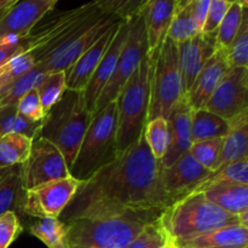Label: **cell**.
<instances>
[{"instance_id": "29", "label": "cell", "mask_w": 248, "mask_h": 248, "mask_svg": "<svg viewBox=\"0 0 248 248\" xmlns=\"http://www.w3.org/2000/svg\"><path fill=\"white\" fill-rule=\"evenodd\" d=\"M28 232L40 240L47 248H67V225L60 218H35L28 227Z\"/></svg>"}, {"instance_id": "24", "label": "cell", "mask_w": 248, "mask_h": 248, "mask_svg": "<svg viewBox=\"0 0 248 248\" xmlns=\"http://www.w3.org/2000/svg\"><path fill=\"white\" fill-rule=\"evenodd\" d=\"M201 193L216 206L234 216L248 211V186L217 183L206 186Z\"/></svg>"}, {"instance_id": "52", "label": "cell", "mask_w": 248, "mask_h": 248, "mask_svg": "<svg viewBox=\"0 0 248 248\" xmlns=\"http://www.w3.org/2000/svg\"><path fill=\"white\" fill-rule=\"evenodd\" d=\"M45 1H50V2H53V4H56V2H57L58 0H45Z\"/></svg>"}, {"instance_id": "44", "label": "cell", "mask_w": 248, "mask_h": 248, "mask_svg": "<svg viewBox=\"0 0 248 248\" xmlns=\"http://www.w3.org/2000/svg\"><path fill=\"white\" fill-rule=\"evenodd\" d=\"M26 52L23 46V39L7 44H0V68L4 67L11 58L19 53Z\"/></svg>"}, {"instance_id": "40", "label": "cell", "mask_w": 248, "mask_h": 248, "mask_svg": "<svg viewBox=\"0 0 248 248\" xmlns=\"http://www.w3.org/2000/svg\"><path fill=\"white\" fill-rule=\"evenodd\" d=\"M167 244L169 239L160 222L156 220L145 225L126 248H166Z\"/></svg>"}, {"instance_id": "3", "label": "cell", "mask_w": 248, "mask_h": 248, "mask_svg": "<svg viewBox=\"0 0 248 248\" xmlns=\"http://www.w3.org/2000/svg\"><path fill=\"white\" fill-rule=\"evenodd\" d=\"M159 222L169 242L189 239L230 225H241L239 216L225 212L211 202L201 191H194L172 203L161 213Z\"/></svg>"}, {"instance_id": "36", "label": "cell", "mask_w": 248, "mask_h": 248, "mask_svg": "<svg viewBox=\"0 0 248 248\" xmlns=\"http://www.w3.org/2000/svg\"><path fill=\"white\" fill-rule=\"evenodd\" d=\"M149 0H92L103 14L116 17L120 21H128L140 15Z\"/></svg>"}, {"instance_id": "51", "label": "cell", "mask_w": 248, "mask_h": 248, "mask_svg": "<svg viewBox=\"0 0 248 248\" xmlns=\"http://www.w3.org/2000/svg\"><path fill=\"white\" fill-rule=\"evenodd\" d=\"M166 248H176V247H174V246H173V245H172V244H170V242H169V244H167V246H166Z\"/></svg>"}, {"instance_id": "35", "label": "cell", "mask_w": 248, "mask_h": 248, "mask_svg": "<svg viewBox=\"0 0 248 248\" xmlns=\"http://www.w3.org/2000/svg\"><path fill=\"white\" fill-rule=\"evenodd\" d=\"M35 65V60L29 52L19 53L9 61L0 72V93L4 94L17 79Z\"/></svg>"}, {"instance_id": "38", "label": "cell", "mask_w": 248, "mask_h": 248, "mask_svg": "<svg viewBox=\"0 0 248 248\" xmlns=\"http://www.w3.org/2000/svg\"><path fill=\"white\" fill-rule=\"evenodd\" d=\"M223 138L206 140L195 142L191 144L189 154L199 162L202 167L211 172L217 170V162L219 159L220 148H222Z\"/></svg>"}, {"instance_id": "8", "label": "cell", "mask_w": 248, "mask_h": 248, "mask_svg": "<svg viewBox=\"0 0 248 248\" xmlns=\"http://www.w3.org/2000/svg\"><path fill=\"white\" fill-rule=\"evenodd\" d=\"M102 14L103 12L97 9L92 1L61 12L55 18L46 22L45 26L36 31L33 29L29 35L23 38L24 50L33 56L36 64L48 57L56 48L81 31Z\"/></svg>"}, {"instance_id": "45", "label": "cell", "mask_w": 248, "mask_h": 248, "mask_svg": "<svg viewBox=\"0 0 248 248\" xmlns=\"http://www.w3.org/2000/svg\"><path fill=\"white\" fill-rule=\"evenodd\" d=\"M189 4L191 5L194 19H195L199 29L202 31V27L203 23H205L206 16H207V11L208 7H210L211 0H191Z\"/></svg>"}, {"instance_id": "30", "label": "cell", "mask_w": 248, "mask_h": 248, "mask_svg": "<svg viewBox=\"0 0 248 248\" xmlns=\"http://www.w3.org/2000/svg\"><path fill=\"white\" fill-rule=\"evenodd\" d=\"M217 183L248 186V156L241 157L212 172V174L199 186L196 191H201L206 186Z\"/></svg>"}, {"instance_id": "42", "label": "cell", "mask_w": 248, "mask_h": 248, "mask_svg": "<svg viewBox=\"0 0 248 248\" xmlns=\"http://www.w3.org/2000/svg\"><path fill=\"white\" fill-rule=\"evenodd\" d=\"M22 230L21 219L14 212L0 216V248H9Z\"/></svg>"}, {"instance_id": "48", "label": "cell", "mask_w": 248, "mask_h": 248, "mask_svg": "<svg viewBox=\"0 0 248 248\" xmlns=\"http://www.w3.org/2000/svg\"><path fill=\"white\" fill-rule=\"evenodd\" d=\"M1 2L4 4V6L6 7V9H9L11 5H14L15 2H17V0H1Z\"/></svg>"}, {"instance_id": "23", "label": "cell", "mask_w": 248, "mask_h": 248, "mask_svg": "<svg viewBox=\"0 0 248 248\" xmlns=\"http://www.w3.org/2000/svg\"><path fill=\"white\" fill-rule=\"evenodd\" d=\"M230 130L223 138L217 170L232 161L247 156L248 110L229 120ZM216 170V171H217Z\"/></svg>"}, {"instance_id": "15", "label": "cell", "mask_w": 248, "mask_h": 248, "mask_svg": "<svg viewBox=\"0 0 248 248\" xmlns=\"http://www.w3.org/2000/svg\"><path fill=\"white\" fill-rule=\"evenodd\" d=\"M56 4L45 0H18L0 16V44L26 38Z\"/></svg>"}, {"instance_id": "14", "label": "cell", "mask_w": 248, "mask_h": 248, "mask_svg": "<svg viewBox=\"0 0 248 248\" xmlns=\"http://www.w3.org/2000/svg\"><path fill=\"white\" fill-rule=\"evenodd\" d=\"M212 174L201 166L189 153L179 157L169 167L161 169L160 179L170 202L174 203L198 190L199 186Z\"/></svg>"}, {"instance_id": "49", "label": "cell", "mask_w": 248, "mask_h": 248, "mask_svg": "<svg viewBox=\"0 0 248 248\" xmlns=\"http://www.w3.org/2000/svg\"><path fill=\"white\" fill-rule=\"evenodd\" d=\"M5 11H6V7L4 6V4H2L1 0H0V16H1Z\"/></svg>"}, {"instance_id": "4", "label": "cell", "mask_w": 248, "mask_h": 248, "mask_svg": "<svg viewBox=\"0 0 248 248\" xmlns=\"http://www.w3.org/2000/svg\"><path fill=\"white\" fill-rule=\"evenodd\" d=\"M91 119L92 114L87 109L82 91L67 89L60 101L45 113L39 137L45 138L61 150L69 169Z\"/></svg>"}, {"instance_id": "22", "label": "cell", "mask_w": 248, "mask_h": 248, "mask_svg": "<svg viewBox=\"0 0 248 248\" xmlns=\"http://www.w3.org/2000/svg\"><path fill=\"white\" fill-rule=\"evenodd\" d=\"M170 244L176 248H248V228L230 225Z\"/></svg>"}, {"instance_id": "54", "label": "cell", "mask_w": 248, "mask_h": 248, "mask_svg": "<svg viewBox=\"0 0 248 248\" xmlns=\"http://www.w3.org/2000/svg\"><path fill=\"white\" fill-rule=\"evenodd\" d=\"M0 72H1V68H0Z\"/></svg>"}, {"instance_id": "46", "label": "cell", "mask_w": 248, "mask_h": 248, "mask_svg": "<svg viewBox=\"0 0 248 248\" xmlns=\"http://www.w3.org/2000/svg\"><path fill=\"white\" fill-rule=\"evenodd\" d=\"M18 166L19 165H17V166H14V167H7V169H0V186L4 183V181L10 176V174L14 173L15 170H16Z\"/></svg>"}, {"instance_id": "41", "label": "cell", "mask_w": 248, "mask_h": 248, "mask_svg": "<svg viewBox=\"0 0 248 248\" xmlns=\"http://www.w3.org/2000/svg\"><path fill=\"white\" fill-rule=\"evenodd\" d=\"M16 107L17 111L28 120L40 123L44 116H45V111H44L43 106H41L36 89L31 90L24 96H22L17 102Z\"/></svg>"}, {"instance_id": "55", "label": "cell", "mask_w": 248, "mask_h": 248, "mask_svg": "<svg viewBox=\"0 0 248 248\" xmlns=\"http://www.w3.org/2000/svg\"><path fill=\"white\" fill-rule=\"evenodd\" d=\"M17 1H18V0H17Z\"/></svg>"}, {"instance_id": "1", "label": "cell", "mask_w": 248, "mask_h": 248, "mask_svg": "<svg viewBox=\"0 0 248 248\" xmlns=\"http://www.w3.org/2000/svg\"><path fill=\"white\" fill-rule=\"evenodd\" d=\"M160 161L143 135L113 162L81 182L60 219L118 215L128 210H160L171 206L160 179Z\"/></svg>"}, {"instance_id": "19", "label": "cell", "mask_w": 248, "mask_h": 248, "mask_svg": "<svg viewBox=\"0 0 248 248\" xmlns=\"http://www.w3.org/2000/svg\"><path fill=\"white\" fill-rule=\"evenodd\" d=\"M127 28V21H121L120 26H119L108 50L106 51L103 58L101 60L99 64L97 65L93 74H92L89 84L86 85L85 90L82 91L85 103H86L87 109H89L91 114L93 113L97 101H98L99 96L103 92L104 87L107 86L114 69H115L119 55H120V51L123 48L124 43H125Z\"/></svg>"}, {"instance_id": "53", "label": "cell", "mask_w": 248, "mask_h": 248, "mask_svg": "<svg viewBox=\"0 0 248 248\" xmlns=\"http://www.w3.org/2000/svg\"><path fill=\"white\" fill-rule=\"evenodd\" d=\"M2 97H4V94H1V93H0V102H1V99H2Z\"/></svg>"}, {"instance_id": "28", "label": "cell", "mask_w": 248, "mask_h": 248, "mask_svg": "<svg viewBox=\"0 0 248 248\" xmlns=\"http://www.w3.org/2000/svg\"><path fill=\"white\" fill-rule=\"evenodd\" d=\"M40 123L28 120L17 111L16 104H0V136L18 133L36 138L40 132Z\"/></svg>"}, {"instance_id": "43", "label": "cell", "mask_w": 248, "mask_h": 248, "mask_svg": "<svg viewBox=\"0 0 248 248\" xmlns=\"http://www.w3.org/2000/svg\"><path fill=\"white\" fill-rule=\"evenodd\" d=\"M230 2L227 0H211L207 16L202 27V34H216L220 22L224 18L225 14L229 10Z\"/></svg>"}, {"instance_id": "32", "label": "cell", "mask_w": 248, "mask_h": 248, "mask_svg": "<svg viewBox=\"0 0 248 248\" xmlns=\"http://www.w3.org/2000/svg\"><path fill=\"white\" fill-rule=\"evenodd\" d=\"M200 33L201 31L199 29L198 24L194 19L191 5L188 4L181 9H177L171 24H170L167 36L173 43L181 44Z\"/></svg>"}, {"instance_id": "25", "label": "cell", "mask_w": 248, "mask_h": 248, "mask_svg": "<svg viewBox=\"0 0 248 248\" xmlns=\"http://www.w3.org/2000/svg\"><path fill=\"white\" fill-rule=\"evenodd\" d=\"M230 130L227 119L206 108L191 110V140L193 143L215 138H224Z\"/></svg>"}, {"instance_id": "27", "label": "cell", "mask_w": 248, "mask_h": 248, "mask_svg": "<svg viewBox=\"0 0 248 248\" xmlns=\"http://www.w3.org/2000/svg\"><path fill=\"white\" fill-rule=\"evenodd\" d=\"M31 138L18 133L0 136V169L24 164L31 154Z\"/></svg>"}, {"instance_id": "31", "label": "cell", "mask_w": 248, "mask_h": 248, "mask_svg": "<svg viewBox=\"0 0 248 248\" xmlns=\"http://www.w3.org/2000/svg\"><path fill=\"white\" fill-rule=\"evenodd\" d=\"M65 90H67V81H65L64 70L44 74L43 79L36 86V91L45 113L53 104L60 101Z\"/></svg>"}, {"instance_id": "7", "label": "cell", "mask_w": 248, "mask_h": 248, "mask_svg": "<svg viewBox=\"0 0 248 248\" xmlns=\"http://www.w3.org/2000/svg\"><path fill=\"white\" fill-rule=\"evenodd\" d=\"M153 60L147 123L156 118L166 119L171 109L186 97L179 69L177 44L166 36L159 52Z\"/></svg>"}, {"instance_id": "13", "label": "cell", "mask_w": 248, "mask_h": 248, "mask_svg": "<svg viewBox=\"0 0 248 248\" xmlns=\"http://www.w3.org/2000/svg\"><path fill=\"white\" fill-rule=\"evenodd\" d=\"M205 108L228 121L248 110V68H230Z\"/></svg>"}, {"instance_id": "47", "label": "cell", "mask_w": 248, "mask_h": 248, "mask_svg": "<svg viewBox=\"0 0 248 248\" xmlns=\"http://www.w3.org/2000/svg\"><path fill=\"white\" fill-rule=\"evenodd\" d=\"M191 0H177V9H181V7L186 6L190 2Z\"/></svg>"}, {"instance_id": "17", "label": "cell", "mask_w": 248, "mask_h": 248, "mask_svg": "<svg viewBox=\"0 0 248 248\" xmlns=\"http://www.w3.org/2000/svg\"><path fill=\"white\" fill-rule=\"evenodd\" d=\"M230 63L228 61L227 50L216 48L202 67L201 72L196 77L193 86L186 96L189 106L193 110L205 108L211 96L216 91L222 80L230 69Z\"/></svg>"}, {"instance_id": "10", "label": "cell", "mask_w": 248, "mask_h": 248, "mask_svg": "<svg viewBox=\"0 0 248 248\" xmlns=\"http://www.w3.org/2000/svg\"><path fill=\"white\" fill-rule=\"evenodd\" d=\"M70 176L69 169L61 150L43 137L31 143V154L22 164V179L26 190L40 184Z\"/></svg>"}, {"instance_id": "50", "label": "cell", "mask_w": 248, "mask_h": 248, "mask_svg": "<svg viewBox=\"0 0 248 248\" xmlns=\"http://www.w3.org/2000/svg\"><path fill=\"white\" fill-rule=\"evenodd\" d=\"M228 2H230V4H234V2H239L240 0H227Z\"/></svg>"}, {"instance_id": "33", "label": "cell", "mask_w": 248, "mask_h": 248, "mask_svg": "<svg viewBox=\"0 0 248 248\" xmlns=\"http://www.w3.org/2000/svg\"><path fill=\"white\" fill-rule=\"evenodd\" d=\"M245 9L247 7H242L239 2L230 5L229 10L216 31V48L228 50L241 26Z\"/></svg>"}, {"instance_id": "12", "label": "cell", "mask_w": 248, "mask_h": 248, "mask_svg": "<svg viewBox=\"0 0 248 248\" xmlns=\"http://www.w3.org/2000/svg\"><path fill=\"white\" fill-rule=\"evenodd\" d=\"M80 183L78 179L68 176L40 184L26 193L24 216L33 218H60L73 196L77 193Z\"/></svg>"}, {"instance_id": "9", "label": "cell", "mask_w": 248, "mask_h": 248, "mask_svg": "<svg viewBox=\"0 0 248 248\" xmlns=\"http://www.w3.org/2000/svg\"><path fill=\"white\" fill-rule=\"evenodd\" d=\"M127 26V34H126L125 43H124L120 55H119L115 69H114L107 86L104 87L103 92L99 96L92 114L101 110L109 103L115 101L123 87L132 77L143 58L147 56V31H145L142 16L137 15L133 18L128 19Z\"/></svg>"}, {"instance_id": "5", "label": "cell", "mask_w": 248, "mask_h": 248, "mask_svg": "<svg viewBox=\"0 0 248 248\" xmlns=\"http://www.w3.org/2000/svg\"><path fill=\"white\" fill-rule=\"evenodd\" d=\"M118 108L111 102L92 114L81 144L69 167V174L79 182H85L97 171L118 157Z\"/></svg>"}, {"instance_id": "39", "label": "cell", "mask_w": 248, "mask_h": 248, "mask_svg": "<svg viewBox=\"0 0 248 248\" xmlns=\"http://www.w3.org/2000/svg\"><path fill=\"white\" fill-rule=\"evenodd\" d=\"M43 77L44 73H41L40 70L33 67L29 72L22 75L19 79H17L12 84V86L7 90L5 96L2 97L0 104H17V102L22 96H24L31 90L36 89Z\"/></svg>"}, {"instance_id": "26", "label": "cell", "mask_w": 248, "mask_h": 248, "mask_svg": "<svg viewBox=\"0 0 248 248\" xmlns=\"http://www.w3.org/2000/svg\"><path fill=\"white\" fill-rule=\"evenodd\" d=\"M26 193L22 179V165H19L0 186V216L14 212L19 219L24 217Z\"/></svg>"}, {"instance_id": "34", "label": "cell", "mask_w": 248, "mask_h": 248, "mask_svg": "<svg viewBox=\"0 0 248 248\" xmlns=\"http://www.w3.org/2000/svg\"><path fill=\"white\" fill-rule=\"evenodd\" d=\"M144 138L153 156L160 161L166 154L170 143L166 119L156 118L148 121L144 128Z\"/></svg>"}, {"instance_id": "16", "label": "cell", "mask_w": 248, "mask_h": 248, "mask_svg": "<svg viewBox=\"0 0 248 248\" xmlns=\"http://www.w3.org/2000/svg\"><path fill=\"white\" fill-rule=\"evenodd\" d=\"M178 62L186 96L205 63L216 51V34H198L189 40L177 44Z\"/></svg>"}, {"instance_id": "37", "label": "cell", "mask_w": 248, "mask_h": 248, "mask_svg": "<svg viewBox=\"0 0 248 248\" xmlns=\"http://www.w3.org/2000/svg\"><path fill=\"white\" fill-rule=\"evenodd\" d=\"M230 67L248 68V11L245 9L241 26L227 50Z\"/></svg>"}, {"instance_id": "18", "label": "cell", "mask_w": 248, "mask_h": 248, "mask_svg": "<svg viewBox=\"0 0 248 248\" xmlns=\"http://www.w3.org/2000/svg\"><path fill=\"white\" fill-rule=\"evenodd\" d=\"M191 110L186 98H182L167 115L166 121L169 126L170 143L165 156L160 160V167L171 166L179 157L189 152L191 140Z\"/></svg>"}, {"instance_id": "11", "label": "cell", "mask_w": 248, "mask_h": 248, "mask_svg": "<svg viewBox=\"0 0 248 248\" xmlns=\"http://www.w3.org/2000/svg\"><path fill=\"white\" fill-rule=\"evenodd\" d=\"M120 21L116 17L110 15L102 14L93 22L85 27L81 31L75 34L73 38L65 41L63 45L56 48L48 57L41 62L36 63L34 67L41 73L58 72V70H67L90 46L93 45L110 27Z\"/></svg>"}, {"instance_id": "21", "label": "cell", "mask_w": 248, "mask_h": 248, "mask_svg": "<svg viewBox=\"0 0 248 248\" xmlns=\"http://www.w3.org/2000/svg\"><path fill=\"white\" fill-rule=\"evenodd\" d=\"M177 10V0H149L140 15L147 31L148 53L154 57L159 52Z\"/></svg>"}, {"instance_id": "6", "label": "cell", "mask_w": 248, "mask_h": 248, "mask_svg": "<svg viewBox=\"0 0 248 248\" xmlns=\"http://www.w3.org/2000/svg\"><path fill=\"white\" fill-rule=\"evenodd\" d=\"M153 62V57L147 53L115 99L118 108L116 144L119 154L131 147L144 132L149 108Z\"/></svg>"}, {"instance_id": "20", "label": "cell", "mask_w": 248, "mask_h": 248, "mask_svg": "<svg viewBox=\"0 0 248 248\" xmlns=\"http://www.w3.org/2000/svg\"><path fill=\"white\" fill-rule=\"evenodd\" d=\"M120 23L121 21H119L118 23L110 27L93 45L90 46L67 70H64L68 90L84 91L97 65L99 64L104 53L108 50Z\"/></svg>"}, {"instance_id": "2", "label": "cell", "mask_w": 248, "mask_h": 248, "mask_svg": "<svg viewBox=\"0 0 248 248\" xmlns=\"http://www.w3.org/2000/svg\"><path fill=\"white\" fill-rule=\"evenodd\" d=\"M164 211L128 210L118 215L78 218L65 223L67 248H126L147 224Z\"/></svg>"}]
</instances>
